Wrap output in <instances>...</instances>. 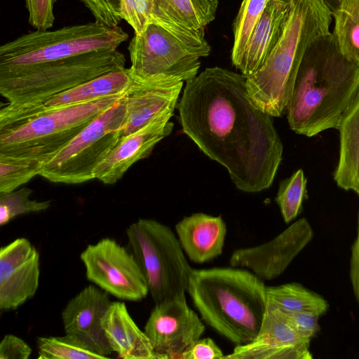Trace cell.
Masks as SVG:
<instances>
[{
	"mask_svg": "<svg viewBox=\"0 0 359 359\" xmlns=\"http://www.w3.org/2000/svg\"><path fill=\"white\" fill-rule=\"evenodd\" d=\"M177 107L182 132L227 170L237 189L271 187L283 145L273 116L250 100L243 74L208 67L187 82Z\"/></svg>",
	"mask_w": 359,
	"mask_h": 359,
	"instance_id": "1",
	"label": "cell"
},
{
	"mask_svg": "<svg viewBox=\"0 0 359 359\" xmlns=\"http://www.w3.org/2000/svg\"><path fill=\"white\" fill-rule=\"evenodd\" d=\"M359 97V64L340 52L332 32L311 43L302 60L287 119L295 133L309 137L337 129Z\"/></svg>",
	"mask_w": 359,
	"mask_h": 359,
	"instance_id": "2",
	"label": "cell"
},
{
	"mask_svg": "<svg viewBox=\"0 0 359 359\" xmlns=\"http://www.w3.org/2000/svg\"><path fill=\"white\" fill-rule=\"evenodd\" d=\"M187 292L203 321L236 346L259 333L267 306L266 285L250 271L193 269Z\"/></svg>",
	"mask_w": 359,
	"mask_h": 359,
	"instance_id": "3",
	"label": "cell"
},
{
	"mask_svg": "<svg viewBox=\"0 0 359 359\" xmlns=\"http://www.w3.org/2000/svg\"><path fill=\"white\" fill-rule=\"evenodd\" d=\"M289 14L262 67L246 78L252 103L273 117L286 110L302 60L319 37L330 33L332 14L322 0H287Z\"/></svg>",
	"mask_w": 359,
	"mask_h": 359,
	"instance_id": "4",
	"label": "cell"
},
{
	"mask_svg": "<svg viewBox=\"0 0 359 359\" xmlns=\"http://www.w3.org/2000/svg\"><path fill=\"white\" fill-rule=\"evenodd\" d=\"M118 49L67 59L0 69V94L12 104L39 103L106 73L125 68Z\"/></svg>",
	"mask_w": 359,
	"mask_h": 359,
	"instance_id": "5",
	"label": "cell"
},
{
	"mask_svg": "<svg viewBox=\"0 0 359 359\" xmlns=\"http://www.w3.org/2000/svg\"><path fill=\"white\" fill-rule=\"evenodd\" d=\"M123 95L49 110L17 128L0 133V156L43 165Z\"/></svg>",
	"mask_w": 359,
	"mask_h": 359,
	"instance_id": "6",
	"label": "cell"
},
{
	"mask_svg": "<svg viewBox=\"0 0 359 359\" xmlns=\"http://www.w3.org/2000/svg\"><path fill=\"white\" fill-rule=\"evenodd\" d=\"M128 34L120 27L96 22L38 30L23 34L0 47V69L67 59L104 50L118 49Z\"/></svg>",
	"mask_w": 359,
	"mask_h": 359,
	"instance_id": "7",
	"label": "cell"
},
{
	"mask_svg": "<svg viewBox=\"0 0 359 359\" xmlns=\"http://www.w3.org/2000/svg\"><path fill=\"white\" fill-rule=\"evenodd\" d=\"M126 236L155 304L185 294L193 269L169 226L141 218L129 225Z\"/></svg>",
	"mask_w": 359,
	"mask_h": 359,
	"instance_id": "8",
	"label": "cell"
},
{
	"mask_svg": "<svg viewBox=\"0 0 359 359\" xmlns=\"http://www.w3.org/2000/svg\"><path fill=\"white\" fill-rule=\"evenodd\" d=\"M126 116V93L42 165L40 176L75 184L95 179L94 171L120 140Z\"/></svg>",
	"mask_w": 359,
	"mask_h": 359,
	"instance_id": "9",
	"label": "cell"
},
{
	"mask_svg": "<svg viewBox=\"0 0 359 359\" xmlns=\"http://www.w3.org/2000/svg\"><path fill=\"white\" fill-rule=\"evenodd\" d=\"M87 279L121 300L139 302L149 293L134 255L113 238H104L82 251Z\"/></svg>",
	"mask_w": 359,
	"mask_h": 359,
	"instance_id": "10",
	"label": "cell"
},
{
	"mask_svg": "<svg viewBox=\"0 0 359 359\" xmlns=\"http://www.w3.org/2000/svg\"><path fill=\"white\" fill-rule=\"evenodd\" d=\"M128 50L129 72L142 77L165 75L187 82L197 76L201 66L198 56L154 23L135 34Z\"/></svg>",
	"mask_w": 359,
	"mask_h": 359,
	"instance_id": "11",
	"label": "cell"
},
{
	"mask_svg": "<svg viewBox=\"0 0 359 359\" xmlns=\"http://www.w3.org/2000/svg\"><path fill=\"white\" fill-rule=\"evenodd\" d=\"M205 325L187 304L185 294L155 304L144 331L157 359L180 358L201 338Z\"/></svg>",
	"mask_w": 359,
	"mask_h": 359,
	"instance_id": "12",
	"label": "cell"
},
{
	"mask_svg": "<svg viewBox=\"0 0 359 359\" xmlns=\"http://www.w3.org/2000/svg\"><path fill=\"white\" fill-rule=\"evenodd\" d=\"M130 79L128 69L125 67L99 76L39 103H7L0 110V133L17 128L49 110L123 95Z\"/></svg>",
	"mask_w": 359,
	"mask_h": 359,
	"instance_id": "13",
	"label": "cell"
},
{
	"mask_svg": "<svg viewBox=\"0 0 359 359\" xmlns=\"http://www.w3.org/2000/svg\"><path fill=\"white\" fill-rule=\"evenodd\" d=\"M313 235L308 219L300 218L267 243L235 250L229 264L246 269L263 280L275 279L285 272Z\"/></svg>",
	"mask_w": 359,
	"mask_h": 359,
	"instance_id": "14",
	"label": "cell"
},
{
	"mask_svg": "<svg viewBox=\"0 0 359 359\" xmlns=\"http://www.w3.org/2000/svg\"><path fill=\"white\" fill-rule=\"evenodd\" d=\"M217 7L218 0H154L151 23L201 58L211 50L205 27L215 19Z\"/></svg>",
	"mask_w": 359,
	"mask_h": 359,
	"instance_id": "15",
	"label": "cell"
},
{
	"mask_svg": "<svg viewBox=\"0 0 359 359\" xmlns=\"http://www.w3.org/2000/svg\"><path fill=\"white\" fill-rule=\"evenodd\" d=\"M39 253L25 238L0 250V309L15 310L33 297L39 287Z\"/></svg>",
	"mask_w": 359,
	"mask_h": 359,
	"instance_id": "16",
	"label": "cell"
},
{
	"mask_svg": "<svg viewBox=\"0 0 359 359\" xmlns=\"http://www.w3.org/2000/svg\"><path fill=\"white\" fill-rule=\"evenodd\" d=\"M128 72L130 79L120 139L136 132L163 111L175 109L184 84L165 75L142 77Z\"/></svg>",
	"mask_w": 359,
	"mask_h": 359,
	"instance_id": "17",
	"label": "cell"
},
{
	"mask_svg": "<svg viewBox=\"0 0 359 359\" xmlns=\"http://www.w3.org/2000/svg\"><path fill=\"white\" fill-rule=\"evenodd\" d=\"M109 295L95 285H88L69 299L61 313L65 334L104 358L113 352L102 327L111 303Z\"/></svg>",
	"mask_w": 359,
	"mask_h": 359,
	"instance_id": "18",
	"label": "cell"
},
{
	"mask_svg": "<svg viewBox=\"0 0 359 359\" xmlns=\"http://www.w3.org/2000/svg\"><path fill=\"white\" fill-rule=\"evenodd\" d=\"M311 339L299 334L282 316L268 306L260 330L250 343L237 345L228 359H311Z\"/></svg>",
	"mask_w": 359,
	"mask_h": 359,
	"instance_id": "19",
	"label": "cell"
},
{
	"mask_svg": "<svg viewBox=\"0 0 359 359\" xmlns=\"http://www.w3.org/2000/svg\"><path fill=\"white\" fill-rule=\"evenodd\" d=\"M174 111H163L136 132L121 138L95 168V179L105 184H115L134 163L147 158L154 147L172 133L174 123L170 118Z\"/></svg>",
	"mask_w": 359,
	"mask_h": 359,
	"instance_id": "20",
	"label": "cell"
},
{
	"mask_svg": "<svg viewBox=\"0 0 359 359\" xmlns=\"http://www.w3.org/2000/svg\"><path fill=\"white\" fill-rule=\"evenodd\" d=\"M175 228L180 243L191 262L203 264L222 253L227 228L220 215L193 213L184 217Z\"/></svg>",
	"mask_w": 359,
	"mask_h": 359,
	"instance_id": "21",
	"label": "cell"
},
{
	"mask_svg": "<svg viewBox=\"0 0 359 359\" xmlns=\"http://www.w3.org/2000/svg\"><path fill=\"white\" fill-rule=\"evenodd\" d=\"M287 0H269L236 67L245 78L258 70L280 38L289 14Z\"/></svg>",
	"mask_w": 359,
	"mask_h": 359,
	"instance_id": "22",
	"label": "cell"
},
{
	"mask_svg": "<svg viewBox=\"0 0 359 359\" xmlns=\"http://www.w3.org/2000/svg\"><path fill=\"white\" fill-rule=\"evenodd\" d=\"M102 327L113 352L123 359H157L152 344L122 302H111Z\"/></svg>",
	"mask_w": 359,
	"mask_h": 359,
	"instance_id": "23",
	"label": "cell"
},
{
	"mask_svg": "<svg viewBox=\"0 0 359 359\" xmlns=\"http://www.w3.org/2000/svg\"><path fill=\"white\" fill-rule=\"evenodd\" d=\"M339 154L333 178L337 185L359 196V97L341 120Z\"/></svg>",
	"mask_w": 359,
	"mask_h": 359,
	"instance_id": "24",
	"label": "cell"
},
{
	"mask_svg": "<svg viewBox=\"0 0 359 359\" xmlns=\"http://www.w3.org/2000/svg\"><path fill=\"white\" fill-rule=\"evenodd\" d=\"M268 306L285 313L308 312L321 316L329 304L325 299L297 283L266 286Z\"/></svg>",
	"mask_w": 359,
	"mask_h": 359,
	"instance_id": "25",
	"label": "cell"
},
{
	"mask_svg": "<svg viewBox=\"0 0 359 359\" xmlns=\"http://www.w3.org/2000/svg\"><path fill=\"white\" fill-rule=\"evenodd\" d=\"M332 18V34L341 53L359 64V0H340Z\"/></svg>",
	"mask_w": 359,
	"mask_h": 359,
	"instance_id": "26",
	"label": "cell"
},
{
	"mask_svg": "<svg viewBox=\"0 0 359 359\" xmlns=\"http://www.w3.org/2000/svg\"><path fill=\"white\" fill-rule=\"evenodd\" d=\"M269 0H243L233 24L231 61L236 67Z\"/></svg>",
	"mask_w": 359,
	"mask_h": 359,
	"instance_id": "27",
	"label": "cell"
},
{
	"mask_svg": "<svg viewBox=\"0 0 359 359\" xmlns=\"http://www.w3.org/2000/svg\"><path fill=\"white\" fill-rule=\"evenodd\" d=\"M306 184L302 169L280 182L275 201L285 223L294 220L302 212L303 202L308 198Z\"/></svg>",
	"mask_w": 359,
	"mask_h": 359,
	"instance_id": "28",
	"label": "cell"
},
{
	"mask_svg": "<svg viewBox=\"0 0 359 359\" xmlns=\"http://www.w3.org/2000/svg\"><path fill=\"white\" fill-rule=\"evenodd\" d=\"M38 359H102L73 337L66 334L57 337H39L36 339Z\"/></svg>",
	"mask_w": 359,
	"mask_h": 359,
	"instance_id": "29",
	"label": "cell"
},
{
	"mask_svg": "<svg viewBox=\"0 0 359 359\" xmlns=\"http://www.w3.org/2000/svg\"><path fill=\"white\" fill-rule=\"evenodd\" d=\"M33 190L22 187L11 192L0 193V225L4 226L15 217L48 210L51 201L30 198Z\"/></svg>",
	"mask_w": 359,
	"mask_h": 359,
	"instance_id": "30",
	"label": "cell"
},
{
	"mask_svg": "<svg viewBox=\"0 0 359 359\" xmlns=\"http://www.w3.org/2000/svg\"><path fill=\"white\" fill-rule=\"evenodd\" d=\"M39 161L0 156V193L16 190L39 175Z\"/></svg>",
	"mask_w": 359,
	"mask_h": 359,
	"instance_id": "31",
	"label": "cell"
},
{
	"mask_svg": "<svg viewBox=\"0 0 359 359\" xmlns=\"http://www.w3.org/2000/svg\"><path fill=\"white\" fill-rule=\"evenodd\" d=\"M153 8L154 0H121L119 14L139 35L151 23Z\"/></svg>",
	"mask_w": 359,
	"mask_h": 359,
	"instance_id": "32",
	"label": "cell"
},
{
	"mask_svg": "<svg viewBox=\"0 0 359 359\" xmlns=\"http://www.w3.org/2000/svg\"><path fill=\"white\" fill-rule=\"evenodd\" d=\"M89 10L95 21L106 27L115 28L122 20L120 14L121 0H79Z\"/></svg>",
	"mask_w": 359,
	"mask_h": 359,
	"instance_id": "33",
	"label": "cell"
},
{
	"mask_svg": "<svg viewBox=\"0 0 359 359\" xmlns=\"http://www.w3.org/2000/svg\"><path fill=\"white\" fill-rule=\"evenodd\" d=\"M57 0H25L29 23L35 29L47 30L53 26Z\"/></svg>",
	"mask_w": 359,
	"mask_h": 359,
	"instance_id": "34",
	"label": "cell"
},
{
	"mask_svg": "<svg viewBox=\"0 0 359 359\" xmlns=\"http://www.w3.org/2000/svg\"><path fill=\"white\" fill-rule=\"evenodd\" d=\"M279 311L283 318L304 337L311 339L320 330L318 323L320 316L317 314L308 312L285 313Z\"/></svg>",
	"mask_w": 359,
	"mask_h": 359,
	"instance_id": "35",
	"label": "cell"
},
{
	"mask_svg": "<svg viewBox=\"0 0 359 359\" xmlns=\"http://www.w3.org/2000/svg\"><path fill=\"white\" fill-rule=\"evenodd\" d=\"M223 351L209 337L198 339L182 353L180 359H222Z\"/></svg>",
	"mask_w": 359,
	"mask_h": 359,
	"instance_id": "36",
	"label": "cell"
},
{
	"mask_svg": "<svg viewBox=\"0 0 359 359\" xmlns=\"http://www.w3.org/2000/svg\"><path fill=\"white\" fill-rule=\"evenodd\" d=\"M32 351L27 343L14 334L5 335L0 343V359H28Z\"/></svg>",
	"mask_w": 359,
	"mask_h": 359,
	"instance_id": "37",
	"label": "cell"
},
{
	"mask_svg": "<svg viewBox=\"0 0 359 359\" xmlns=\"http://www.w3.org/2000/svg\"><path fill=\"white\" fill-rule=\"evenodd\" d=\"M349 278L355 300L359 306V211L355 238L351 247Z\"/></svg>",
	"mask_w": 359,
	"mask_h": 359,
	"instance_id": "38",
	"label": "cell"
},
{
	"mask_svg": "<svg viewBox=\"0 0 359 359\" xmlns=\"http://www.w3.org/2000/svg\"><path fill=\"white\" fill-rule=\"evenodd\" d=\"M325 5L329 8L332 14L335 10L340 0H322Z\"/></svg>",
	"mask_w": 359,
	"mask_h": 359,
	"instance_id": "39",
	"label": "cell"
}]
</instances>
